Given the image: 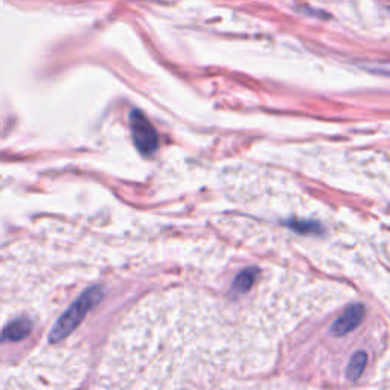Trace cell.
<instances>
[{"label": "cell", "instance_id": "4", "mask_svg": "<svg viewBox=\"0 0 390 390\" xmlns=\"http://www.w3.org/2000/svg\"><path fill=\"white\" fill-rule=\"evenodd\" d=\"M32 329V323L30 319H17L11 323H8L5 329L0 334V343H5V341H20L30 336Z\"/></svg>", "mask_w": 390, "mask_h": 390}, {"label": "cell", "instance_id": "1", "mask_svg": "<svg viewBox=\"0 0 390 390\" xmlns=\"http://www.w3.org/2000/svg\"><path fill=\"white\" fill-rule=\"evenodd\" d=\"M99 296H101L99 290H95V288H90L85 293H83L81 296L61 314V317L56 320L49 334L51 343H56V341H61L63 339L71 336L72 332L78 328L84 317L87 316L90 308L99 300Z\"/></svg>", "mask_w": 390, "mask_h": 390}, {"label": "cell", "instance_id": "5", "mask_svg": "<svg viewBox=\"0 0 390 390\" xmlns=\"http://www.w3.org/2000/svg\"><path fill=\"white\" fill-rule=\"evenodd\" d=\"M366 361H367V357L365 352H358V354L352 357L349 367H348V378L349 379L360 378V375L363 374V370L366 367Z\"/></svg>", "mask_w": 390, "mask_h": 390}, {"label": "cell", "instance_id": "3", "mask_svg": "<svg viewBox=\"0 0 390 390\" xmlns=\"http://www.w3.org/2000/svg\"><path fill=\"white\" fill-rule=\"evenodd\" d=\"M361 319H363V307L352 305L341 314V317H339L334 322V325H332V332H334L336 336L346 334V332L354 329L358 325Z\"/></svg>", "mask_w": 390, "mask_h": 390}, {"label": "cell", "instance_id": "2", "mask_svg": "<svg viewBox=\"0 0 390 390\" xmlns=\"http://www.w3.org/2000/svg\"><path fill=\"white\" fill-rule=\"evenodd\" d=\"M131 131L136 147L145 154L154 153L157 148V135L153 126L140 111L131 113Z\"/></svg>", "mask_w": 390, "mask_h": 390}]
</instances>
